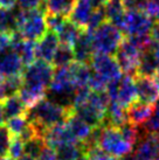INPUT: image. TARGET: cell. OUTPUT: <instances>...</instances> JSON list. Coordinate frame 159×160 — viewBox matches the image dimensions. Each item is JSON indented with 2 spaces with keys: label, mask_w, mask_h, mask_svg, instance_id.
<instances>
[{
  "label": "cell",
  "mask_w": 159,
  "mask_h": 160,
  "mask_svg": "<svg viewBox=\"0 0 159 160\" xmlns=\"http://www.w3.org/2000/svg\"><path fill=\"white\" fill-rule=\"evenodd\" d=\"M73 62H75V55H74V48L71 46L67 45V43H62L60 42L56 52L54 54L53 64L54 68H62L67 67L71 64Z\"/></svg>",
  "instance_id": "26"
},
{
  "label": "cell",
  "mask_w": 159,
  "mask_h": 160,
  "mask_svg": "<svg viewBox=\"0 0 159 160\" xmlns=\"http://www.w3.org/2000/svg\"><path fill=\"white\" fill-rule=\"evenodd\" d=\"M155 17H156V19H157V22H159V8H158V11L156 12Z\"/></svg>",
  "instance_id": "52"
},
{
  "label": "cell",
  "mask_w": 159,
  "mask_h": 160,
  "mask_svg": "<svg viewBox=\"0 0 159 160\" xmlns=\"http://www.w3.org/2000/svg\"><path fill=\"white\" fill-rule=\"evenodd\" d=\"M18 160H36V159L35 158H33V157H31V156H28V154H26V153H23V154H22Z\"/></svg>",
  "instance_id": "47"
},
{
  "label": "cell",
  "mask_w": 159,
  "mask_h": 160,
  "mask_svg": "<svg viewBox=\"0 0 159 160\" xmlns=\"http://www.w3.org/2000/svg\"><path fill=\"white\" fill-rule=\"evenodd\" d=\"M158 160H159V159H158Z\"/></svg>",
  "instance_id": "53"
},
{
  "label": "cell",
  "mask_w": 159,
  "mask_h": 160,
  "mask_svg": "<svg viewBox=\"0 0 159 160\" xmlns=\"http://www.w3.org/2000/svg\"><path fill=\"white\" fill-rule=\"evenodd\" d=\"M87 1L93 6V8H100V7H104L109 0H87Z\"/></svg>",
  "instance_id": "43"
},
{
  "label": "cell",
  "mask_w": 159,
  "mask_h": 160,
  "mask_svg": "<svg viewBox=\"0 0 159 160\" xmlns=\"http://www.w3.org/2000/svg\"><path fill=\"white\" fill-rule=\"evenodd\" d=\"M152 50H153V53H155L156 58L158 60V62H159V43H156V42H153V46H152Z\"/></svg>",
  "instance_id": "45"
},
{
  "label": "cell",
  "mask_w": 159,
  "mask_h": 160,
  "mask_svg": "<svg viewBox=\"0 0 159 160\" xmlns=\"http://www.w3.org/2000/svg\"><path fill=\"white\" fill-rule=\"evenodd\" d=\"M141 53L143 52H141L131 41L124 38L123 42L121 43L115 54L116 60L124 74L132 76L137 75V69L139 61H141Z\"/></svg>",
  "instance_id": "7"
},
{
  "label": "cell",
  "mask_w": 159,
  "mask_h": 160,
  "mask_svg": "<svg viewBox=\"0 0 159 160\" xmlns=\"http://www.w3.org/2000/svg\"><path fill=\"white\" fill-rule=\"evenodd\" d=\"M117 102L128 109L131 104L138 101L137 87L135 82V76L126 75L124 74L123 77L121 78L118 83V89H117V96L116 99Z\"/></svg>",
  "instance_id": "13"
},
{
  "label": "cell",
  "mask_w": 159,
  "mask_h": 160,
  "mask_svg": "<svg viewBox=\"0 0 159 160\" xmlns=\"http://www.w3.org/2000/svg\"><path fill=\"white\" fill-rule=\"evenodd\" d=\"M18 95L19 97L22 99V102L25 103L27 109L29 110L35 104H38L40 101H42L44 96H47V91L36 89V88H33V87H28L26 84H22Z\"/></svg>",
  "instance_id": "27"
},
{
  "label": "cell",
  "mask_w": 159,
  "mask_h": 160,
  "mask_svg": "<svg viewBox=\"0 0 159 160\" xmlns=\"http://www.w3.org/2000/svg\"><path fill=\"white\" fill-rule=\"evenodd\" d=\"M98 146L108 154L122 159L124 157L131 154L133 146L123 137L118 126L104 124L98 140Z\"/></svg>",
  "instance_id": "4"
},
{
  "label": "cell",
  "mask_w": 159,
  "mask_h": 160,
  "mask_svg": "<svg viewBox=\"0 0 159 160\" xmlns=\"http://www.w3.org/2000/svg\"><path fill=\"white\" fill-rule=\"evenodd\" d=\"M83 31H84L83 28H81V27H79L76 23L73 22L71 20L67 19V21L64 22V25L62 26V28L58 33L60 42L67 43V45L74 47V45L76 43V41L79 40L80 35L82 34Z\"/></svg>",
  "instance_id": "24"
},
{
  "label": "cell",
  "mask_w": 159,
  "mask_h": 160,
  "mask_svg": "<svg viewBox=\"0 0 159 160\" xmlns=\"http://www.w3.org/2000/svg\"><path fill=\"white\" fill-rule=\"evenodd\" d=\"M73 112L74 109H68L49 98H44L29 109L27 116L29 122L35 125L40 136H42L44 130L55 124L66 122Z\"/></svg>",
  "instance_id": "1"
},
{
  "label": "cell",
  "mask_w": 159,
  "mask_h": 160,
  "mask_svg": "<svg viewBox=\"0 0 159 160\" xmlns=\"http://www.w3.org/2000/svg\"><path fill=\"white\" fill-rule=\"evenodd\" d=\"M18 7L23 11L29 9H44L46 12V0H17Z\"/></svg>",
  "instance_id": "37"
},
{
  "label": "cell",
  "mask_w": 159,
  "mask_h": 160,
  "mask_svg": "<svg viewBox=\"0 0 159 160\" xmlns=\"http://www.w3.org/2000/svg\"><path fill=\"white\" fill-rule=\"evenodd\" d=\"M23 153H25V151H23V140H22L20 137L13 136L7 156H8L11 159L18 160Z\"/></svg>",
  "instance_id": "36"
},
{
  "label": "cell",
  "mask_w": 159,
  "mask_h": 160,
  "mask_svg": "<svg viewBox=\"0 0 159 160\" xmlns=\"http://www.w3.org/2000/svg\"><path fill=\"white\" fill-rule=\"evenodd\" d=\"M125 122H128V113H126V108L121 105L117 101H110L108 111H106L105 124L121 126Z\"/></svg>",
  "instance_id": "23"
},
{
  "label": "cell",
  "mask_w": 159,
  "mask_h": 160,
  "mask_svg": "<svg viewBox=\"0 0 159 160\" xmlns=\"http://www.w3.org/2000/svg\"><path fill=\"white\" fill-rule=\"evenodd\" d=\"M4 122H5L4 107H3V102H0V126L4 125Z\"/></svg>",
  "instance_id": "46"
},
{
  "label": "cell",
  "mask_w": 159,
  "mask_h": 160,
  "mask_svg": "<svg viewBox=\"0 0 159 160\" xmlns=\"http://www.w3.org/2000/svg\"><path fill=\"white\" fill-rule=\"evenodd\" d=\"M36 160H59V159L55 150L52 148L50 146H48V145H46Z\"/></svg>",
  "instance_id": "39"
},
{
  "label": "cell",
  "mask_w": 159,
  "mask_h": 160,
  "mask_svg": "<svg viewBox=\"0 0 159 160\" xmlns=\"http://www.w3.org/2000/svg\"><path fill=\"white\" fill-rule=\"evenodd\" d=\"M84 154H87L90 160H118L117 158H115V157L110 156L106 152H104L102 148H100V146L90 148Z\"/></svg>",
  "instance_id": "38"
},
{
  "label": "cell",
  "mask_w": 159,
  "mask_h": 160,
  "mask_svg": "<svg viewBox=\"0 0 159 160\" xmlns=\"http://www.w3.org/2000/svg\"><path fill=\"white\" fill-rule=\"evenodd\" d=\"M42 137H44L46 144L52 147V148H54V150L60 146V145H63V144L77 142L66 122L59 123V124H55L53 126L48 128V129H46Z\"/></svg>",
  "instance_id": "10"
},
{
  "label": "cell",
  "mask_w": 159,
  "mask_h": 160,
  "mask_svg": "<svg viewBox=\"0 0 159 160\" xmlns=\"http://www.w3.org/2000/svg\"><path fill=\"white\" fill-rule=\"evenodd\" d=\"M12 133L9 132L6 125L0 126V158H5L8 154V150L12 142Z\"/></svg>",
  "instance_id": "33"
},
{
  "label": "cell",
  "mask_w": 159,
  "mask_h": 160,
  "mask_svg": "<svg viewBox=\"0 0 159 160\" xmlns=\"http://www.w3.org/2000/svg\"><path fill=\"white\" fill-rule=\"evenodd\" d=\"M47 144L44 142V137L36 136V137L32 138V139L23 142V151H25L26 154L38 159V157L40 156V153L42 152V150H44V147Z\"/></svg>",
  "instance_id": "30"
},
{
  "label": "cell",
  "mask_w": 159,
  "mask_h": 160,
  "mask_svg": "<svg viewBox=\"0 0 159 160\" xmlns=\"http://www.w3.org/2000/svg\"><path fill=\"white\" fill-rule=\"evenodd\" d=\"M13 45V34L0 33V50L7 49Z\"/></svg>",
  "instance_id": "40"
},
{
  "label": "cell",
  "mask_w": 159,
  "mask_h": 160,
  "mask_svg": "<svg viewBox=\"0 0 159 160\" xmlns=\"http://www.w3.org/2000/svg\"><path fill=\"white\" fill-rule=\"evenodd\" d=\"M48 27L46 22L44 9H18V33L31 41H39L47 33Z\"/></svg>",
  "instance_id": "2"
},
{
  "label": "cell",
  "mask_w": 159,
  "mask_h": 160,
  "mask_svg": "<svg viewBox=\"0 0 159 160\" xmlns=\"http://www.w3.org/2000/svg\"><path fill=\"white\" fill-rule=\"evenodd\" d=\"M159 8V0H147V8L146 12L150 15H155Z\"/></svg>",
  "instance_id": "41"
},
{
  "label": "cell",
  "mask_w": 159,
  "mask_h": 160,
  "mask_svg": "<svg viewBox=\"0 0 159 160\" xmlns=\"http://www.w3.org/2000/svg\"><path fill=\"white\" fill-rule=\"evenodd\" d=\"M119 160H136V159H135V157H133V156L129 154V156L124 157V158H122V159H119Z\"/></svg>",
  "instance_id": "49"
},
{
  "label": "cell",
  "mask_w": 159,
  "mask_h": 160,
  "mask_svg": "<svg viewBox=\"0 0 159 160\" xmlns=\"http://www.w3.org/2000/svg\"><path fill=\"white\" fill-rule=\"evenodd\" d=\"M35 41L26 40L23 39L18 32L13 34V49L17 52L25 68L28 67L29 64L35 61L36 58V52H35Z\"/></svg>",
  "instance_id": "15"
},
{
  "label": "cell",
  "mask_w": 159,
  "mask_h": 160,
  "mask_svg": "<svg viewBox=\"0 0 159 160\" xmlns=\"http://www.w3.org/2000/svg\"><path fill=\"white\" fill-rule=\"evenodd\" d=\"M77 0H46V13L70 17Z\"/></svg>",
  "instance_id": "25"
},
{
  "label": "cell",
  "mask_w": 159,
  "mask_h": 160,
  "mask_svg": "<svg viewBox=\"0 0 159 160\" xmlns=\"http://www.w3.org/2000/svg\"><path fill=\"white\" fill-rule=\"evenodd\" d=\"M3 107H4V115L5 119L7 120L9 118H13L17 116H22L28 113V109L22 102V99L19 97V95L8 97L3 101Z\"/></svg>",
  "instance_id": "22"
},
{
  "label": "cell",
  "mask_w": 159,
  "mask_h": 160,
  "mask_svg": "<svg viewBox=\"0 0 159 160\" xmlns=\"http://www.w3.org/2000/svg\"><path fill=\"white\" fill-rule=\"evenodd\" d=\"M153 23L151 15L145 11H128L125 12L122 32L126 36L149 35Z\"/></svg>",
  "instance_id": "6"
},
{
  "label": "cell",
  "mask_w": 159,
  "mask_h": 160,
  "mask_svg": "<svg viewBox=\"0 0 159 160\" xmlns=\"http://www.w3.org/2000/svg\"><path fill=\"white\" fill-rule=\"evenodd\" d=\"M67 19L68 18H64V17H62V15H58V14L46 13V22H47L48 31L59 33L60 29L62 28V26H63L64 22L67 21Z\"/></svg>",
  "instance_id": "35"
},
{
  "label": "cell",
  "mask_w": 159,
  "mask_h": 160,
  "mask_svg": "<svg viewBox=\"0 0 159 160\" xmlns=\"http://www.w3.org/2000/svg\"><path fill=\"white\" fill-rule=\"evenodd\" d=\"M3 83H4V76L0 74V91H1V87H3Z\"/></svg>",
  "instance_id": "51"
},
{
  "label": "cell",
  "mask_w": 159,
  "mask_h": 160,
  "mask_svg": "<svg viewBox=\"0 0 159 160\" xmlns=\"http://www.w3.org/2000/svg\"><path fill=\"white\" fill-rule=\"evenodd\" d=\"M91 35L95 54H116L118 47L124 40L123 32L109 20L104 21Z\"/></svg>",
  "instance_id": "3"
},
{
  "label": "cell",
  "mask_w": 159,
  "mask_h": 160,
  "mask_svg": "<svg viewBox=\"0 0 159 160\" xmlns=\"http://www.w3.org/2000/svg\"><path fill=\"white\" fill-rule=\"evenodd\" d=\"M89 64H91V69L96 74L104 77L109 83L114 82V81H118L123 77L122 75L123 71L119 67L116 58L112 55L94 54Z\"/></svg>",
  "instance_id": "8"
},
{
  "label": "cell",
  "mask_w": 159,
  "mask_h": 160,
  "mask_svg": "<svg viewBox=\"0 0 159 160\" xmlns=\"http://www.w3.org/2000/svg\"><path fill=\"white\" fill-rule=\"evenodd\" d=\"M28 124H29V119L27 115L17 116L6 120V126L9 130V132L12 133V136H17V137H19L23 132V130L26 129Z\"/></svg>",
  "instance_id": "31"
},
{
  "label": "cell",
  "mask_w": 159,
  "mask_h": 160,
  "mask_svg": "<svg viewBox=\"0 0 159 160\" xmlns=\"http://www.w3.org/2000/svg\"><path fill=\"white\" fill-rule=\"evenodd\" d=\"M133 157L136 160H158L159 132H145L141 129V137L135 146Z\"/></svg>",
  "instance_id": "9"
},
{
  "label": "cell",
  "mask_w": 159,
  "mask_h": 160,
  "mask_svg": "<svg viewBox=\"0 0 159 160\" xmlns=\"http://www.w3.org/2000/svg\"><path fill=\"white\" fill-rule=\"evenodd\" d=\"M59 160H79L84 153L83 147L79 142H68L55 148Z\"/></svg>",
  "instance_id": "29"
},
{
  "label": "cell",
  "mask_w": 159,
  "mask_h": 160,
  "mask_svg": "<svg viewBox=\"0 0 159 160\" xmlns=\"http://www.w3.org/2000/svg\"><path fill=\"white\" fill-rule=\"evenodd\" d=\"M141 129L145 132H159V101L156 103L151 117L141 125Z\"/></svg>",
  "instance_id": "34"
},
{
  "label": "cell",
  "mask_w": 159,
  "mask_h": 160,
  "mask_svg": "<svg viewBox=\"0 0 159 160\" xmlns=\"http://www.w3.org/2000/svg\"><path fill=\"white\" fill-rule=\"evenodd\" d=\"M137 87L138 101L144 103L156 104L159 101V87L152 77L147 76H135Z\"/></svg>",
  "instance_id": "14"
},
{
  "label": "cell",
  "mask_w": 159,
  "mask_h": 160,
  "mask_svg": "<svg viewBox=\"0 0 159 160\" xmlns=\"http://www.w3.org/2000/svg\"><path fill=\"white\" fill-rule=\"evenodd\" d=\"M153 80H155V82L157 83V85L159 87V64H158V67H157V70H156V72H155Z\"/></svg>",
  "instance_id": "48"
},
{
  "label": "cell",
  "mask_w": 159,
  "mask_h": 160,
  "mask_svg": "<svg viewBox=\"0 0 159 160\" xmlns=\"http://www.w3.org/2000/svg\"><path fill=\"white\" fill-rule=\"evenodd\" d=\"M17 4V0H0V7L4 8H13Z\"/></svg>",
  "instance_id": "44"
},
{
  "label": "cell",
  "mask_w": 159,
  "mask_h": 160,
  "mask_svg": "<svg viewBox=\"0 0 159 160\" xmlns=\"http://www.w3.org/2000/svg\"><path fill=\"white\" fill-rule=\"evenodd\" d=\"M106 21V14L105 8L104 7H100V8H94L91 17L89 19L88 25L85 27V31L89 32L90 34H93L94 32L101 26L102 23Z\"/></svg>",
  "instance_id": "32"
},
{
  "label": "cell",
  "mask_w": 159,
  "mask_h": 160,
  "mask_svg": "<svg viewBox=\"0 0 159 160\" xmlns=\"http://www.w3.org/2000/svg\"><path fill=\"white\" fill-rule=\"evenodd\" d=\"M18 32V9L0 7V33L14 34Z\"/></svg>",
  "instance_id": "21"
},
{
  "label": "cell",
  "mask_w": 159,
  "mask_h": 160,
  "mask_svg": "<svg viewBox=\"0 0 159 160\" xmlns=\"http://www.w3.org/2000/svg\"><path fill=\"white\" fill-rule=\"evenodd\" d=\"M73 48H74L75 61L83 63H90L94 54H95L93 46V35L84 29Z\"/></svg>",
  "instance_id": "16"
},
{
  "label": "cell",
  "mask_w": 159,
  "mask_h": 160,
  "mask_svg": "<svg viewBox=\"0 0 159 160\" xmlns=\"http://www.w3.org/2000/svg\"><path fill=\"white\" fill-rule=\"evenodd\" d=\"M25 69L21 58L13 47L0 50V74L3 76L21 75Z\"/></svg>",
  "instance_id": "11"
},
{
  "label": "cell",
  "mask_w": 159,
  "mask_h": 160,
  "mask_svg": "<svg viewBox=\"0 0 159 160\" xmlns=\"http://www.w3.org/2000/svg\"><path fill=\"white\" fill-rule=\"evenodd\" d=\"M93 11V6L89 4L87 0H77L75 7L73 9V12H71L69 18H70L73 22L76 23L79 27L85 29L89 19L91 17Z\"/></svg>",
  "instance_id": "19"
},
{
  "label": "cell",
  "mask_w": 159,
  "mask_h": 160,
  "mask_svg": "<svg viewBox=\"0 0 159 160\" xmlns=\"http://www.w3.org/2000/svg\"><path fill=\"white\" fill-rule=\"evenodd\" d=\"M59 45H60V39H59L58 33L48 31L39 41H36V60H42V61L52 63L54 54L56 52Z\"/></svg>",
  "instance_id": "12"
},
{
  "label": "cell",
  "mask_w": 159,
  "mask_h": 160,
  "mask_svg": "<svg viewBox=\"0 0 159 160\" xmlns=\"http://www.w3.org/2000/svg\"><path fill=\"white\" fill-rule=\"evenodd\" d=\"M153 46V45H152ZM158 60L156 58L155 53L152 50V47L144 50L141 53V61L138 64L137 75L136 76H147V77H153L155 72L158 67Z\"/></svg>",
  "instance_id": "20"
},
{
  "label": "cell",
  "mask_w": 159,
  "mask_h": 160,
  "mask_svg": "<svg viewBox=\"0 0 159 160\" xmlns=\"http://www.w3.org/2000/svg\"><path fill=\"white\" fill-rule=\"evenodd\" d=\"M53 64L42 60H35L34 62L26 67L22 71L23 84L33 87L36 89L48 91L54 76Z\"/></svg>",
  "instance_id": "5"
},
{
  "label": "cell",
  "mask_w": 159,
  "mask_h": 160,
  "mask_svg": "<svg viewBox=\"0 0 159 160\" xmlns=\"http://www.w3.org/2000/svg\"><path fill=\"white\" fill-rule=\"evenodd\" d=\"M66 123L69 130L71 131L74 138L76 139V142H80V144H83L89 138V136L91 134L93 130L95 129L93 126H90L87 122H84L80 116L76 115L75 111L68 117Z\"/></svg>",
  "instance_id": "18"
},
{
  "label": "cell",
  "mask_w": 159,
  "mask_h": 160,
  "mask_svg": "<svg viewBox=\"0 0 159 160\" xmlns=\"http://www.w3.org/2000/svg\"><path fill=\"white\" fill-rule=\"evenodd\" d=\"M79 160H90V159H89V157L87 156V154H84V153H83L82 156L80 157V159H79Z\"/></svg>",
  "instance_id": "50"
},
{
  "label": "cell",
  "mask_w": 159,
  "mask_h": 160,
  "mask_svg": "<svg viewBox=\"0 0 159 160\" xmlns=\"http://www.w3.org/2000/svg\"><path fill=\"white\" fill-rule=\"evenodd\" d=\"M155 105L156 104L144 103L141 101L135 102L126 109L128 120L137 126H141L151 117L152 112L155 110Z\"/></svg>",
  "instance_id": "17"
},
{
  "label": "cell",
  "mask_w": 159,
  "mask_h": 160,
  "mask_svg": "<svg viewBox=\"0 0 159 160\" xmlns=\"http://www.w3.org/2000/svg\"><path fill=\"white\" fill-rule=\"evenodd\" d=\"M150 36L153 42L159 43V22L153 23V26H152L150 32Z\"/></svg>",
  "instance_id": "42"
},
{
  "label": "cell",
  "mask_w": 159,
  "mask_h": 160,
  "mask_svg": "<svg viewBox=\"0 0 159 160\" xmlns=\"http://www.w3.org/2000/svg\"><path fill=\"white\" fill-rule=\"evenodd\" d=\"M22 84H23L22 75H14L6 77L4 80L3 87H1V91H0V102H3L6 98L18 95Z\"/></svg>",
  "instance_id": "28"
}]
</instances>
